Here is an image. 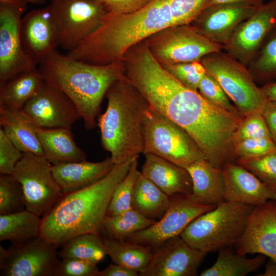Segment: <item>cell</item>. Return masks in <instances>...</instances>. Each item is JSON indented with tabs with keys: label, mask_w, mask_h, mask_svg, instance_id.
I'll return each mask as SVG.
<instances>
[{
	"label": "cell",
	"mask_w": 276,
	"mask_h": 276,
	"mask_svg": "<svg viewBox=\"0 0 276 276\" xmlns=\"http://www.w3.org/2000/svg\"><path fill=\"white\" fill-rule=\"evenodd\" d=\"M122 62L125 76L149 104L183 128L206 160L220 168L235 162L233 138L244 116L216 106L179 83L154 58L145 41L129 49Z\"/></svg>",
	"instance_id": "1"
},
{
	"label": "cell",
	"mask_w": 276,
	"mask_h": 276,
	"mask_svg": "<svg viewBox=\"0 0 276 276\" xmlns=\"http://www.w3.org/2000/svg\"><path fill=\"white\" fill-rule=\"evenodd\" d=\"M136 156L115 164L107 175L91 185L63 195L41 217L40 236L59 247L79 235H100L113 192Z\"/></svg>",
	"instance_id": "2"
},
{
	"label": "cell",
	"mask_w": 276,
	"mask_h": 276,
	"mask_svg": "<svg viewBox=\"0 0 276 276\" xmlns=\"http://www.w3.org/2000/svg\"><path fill=\"white\" fill-rule=\"evenodd\" d=\"M176 25L170 0H153L140 10L128 14L108 12L99 27L66 55L96 65L120 62L133 45L159 31Z\"/></svg>",
	"instance_id": "3"
},
{
	"label": "cell",
	"mask_w": 276,
	"mask_h": 276,
	"mask_svg": "<svg viewBox=\"0 0 276 276\" xmlns=\"http://www.w3.org/2000/svg\"><path fill=\"white\" fill-rule=\"evenodd\" d=\"M43 81L65 93L73 101L87 130L96 126V118L110 87L124 75L122 61L105 65L84 62L56 49L37 66Z\"/></svg>",
	"instance_id": "4"
},
{
	"label": "cell",
	"mask_w": 276,
	"mask_h": 276,
	"mask_svg": "<svg viewBox=\"0 0 276 276\" xmlns=\"http://www.w3.org/2000/svg\"><path fill=\"white\" fill-rule=\"evenodd\" d=\"M105 97L106 109L98 119L101 144L113 163L120 164L143 153L142 124L149 104L125 74Z\"/></svg>",
	"instance_id": "5"
},
{
	"label": "cell",
	"mask_w": 276,
	"mask_h": 276,
	"mask_svg": "<svg viewBox=\"0 0 276 276\" xmlns=\"http://www.w3.org/2000/svg\"><path fill=\"white\" fill-rule=\"evenodd\" d=\"M254 207L224 201L195 218L180 236L191 247L206 253L232 246L243 235Z\"/></svg>",
	"instance_id": "6"
},
{
	"label": "cell",
	"mask_w": 276,
	"mask_h": 276,
	"mask_svg": "<svg viewBox=\"0 0 276 276\" xmlns=\"http://www.w3.org/2000/svg\"><path fill=\"white\" fill-rule=\"evenodd\" d=\"M142 129L144 155L153 154L184 168L196 160L205 159L197 144L183 128L149 104L144 113Z\"/></svg>",
	"instance_id": "7"
},
{
	"label": "cell",
	"mask_w": 276,
	"mask_h": 276,
	"mask_svg": "<svg viewBox=\"0 0 276 276\" xmlns=\"http://www.w3.org/2000/svg\"><path fill=\"white\" fill-rule=\"evenodd\" d=\"M222 50L204 56L200 62L214 78L239 112L246 116L260 111L267 100L247 66Z\"/></svg>",
	"instance_id": "8"
},
{
	"label": "cell",
	"mask_w": 276,
	"mask_h": 276,
	"mask_svg": "<svg viewBox=\"0 0 276 276\" xmlns=\"http://www.w3.org/2000/svg\"><path fill=\"white\" fill-rule=\"evenodd\" d=\"M145 40L162 65L200 61L204 56L223 50L222 45L206 38L191 24L166 28Z\"/></svg>",
	"instance_id": "9"
},
{
	"label": "cell",
	"mask_w": 276,
	"mask_h": 276,
	"mask_svg": "<svg viewBox=\"0 0 276 276\" xmlns=\"http://www.w3.org/2000/svg\"><path fill=\"white\" fill-rule=\"evenodd\" d=\"M52 167L44 156L24 152L12 174L21 186L26 210L41 217L63 196Z\"/></svg>",
	"instance_id": "10"
},
{
	"label": "cell",
	"mask_w": 276,
	"mask_h": 276,
	"mask_svg": "<svg viewBox=\"0 0 276 276\" xmlns=\"http://www.w3.org/2000/svg\"><path fill=\"white\" fill-rule=\"evenodd\" d=\"M50 6L59 27V46L68 51L95 31L108 12L95 0H52Z\"/></svg>",
	"instance_id": "11"
},
{
	"label": "cell",
	"mask_w": 276,
	"mask_h": 276,
	"mask_svg": "<svg viewBox=\"0 0 276 276\" xmlns=\"http://www.w3.org/2000/svg\"><path fill=\"white\" fill-rule=\"evenodd\" d=\"M27 3L1 1L0 84L21 72L37 67L24 51L20 33Z\"/></svg>",
	"instance_id": "12"
},
{
	"label": "cell",
	"mask_w": 276,
	"mask_h": 276,
	"mask_svg": "<svg viewBox=\"0 0 276 276\" xmlns=\"http://www.w3.org/2000/svg\"><path fill=\"white\" fill-rule=\"evenodd\" d=\"M217 205L199 204L188 195L170 196L169 207L159 220L151 226L129 235L125 240L155 248L166 240L179 236L195 218Z\"/></svg>",
	"instance_id": "13"
},
{
	"label": "cell",
	"mask_w": 276,
	"mask_h": 276,
	"mask_svg": "<svg viewBox=\"0 0 276 276\" xmlns=\"http://www.w3.org/2000/svg\"><path fill=\"white\" fill-rule=\"evenodd\" d=\"M55 245L40 235L12 244L0 267L2 276H57L60 262Z\"/></svg>",
	"instance_id": "14"
},
{
	"label": "cell",
	"mask_w": 276,
	"mask_h": 276,
	"mask_svg": "<svg viewBox=\"0 0 276 276\" xmlns=\"http://www.w3.org/2000/svg\"><path fill=\"white\" fill-rule=\"evenodd\" d=\"M275 27L276 0H271L237 27L223 50L247 66Z\"/></svg>",
	"instance_id": "15"
},
{
	"label": "cell",
	"mask_w": 276,
	"mask_h": 276,
	"mask_svg": "<svg viewBox=\"0 0 276 276\" xmlns=\"http://www.w3.org/2000/svg\"><path fill=\"white\" fill-rule=\"evenodd\" d=\"M22 109L37 127L43 128L71 129L82 119L70 98L44 81Z\"/></svg>",
	"instance_id": "16"
},
{
	"label": "cell",
	"mask_w": 276,
	"mask_h": 276,
	"mask_svg": "<svg viewBox=\"0 0 276 276\" xmlns=\"http://www.w3.org/2000/svg\"><path fill=\"white\" fill-rule=\"evenodd\" d=\"M140 276H195L208 253L194 248L181 237H172L154 248Z\"/></svg>",
	"instance_id": "17"
},
{
	"label": "cell",
	"mask_w": 276,
	"mask_h": 276,
	"mask_svg": "<svg viewBox=\"0 0 276 276\" xmlns=\"http://www.w3.org/2000/svg\"><path fill=\"white\" fill-rule=\"evenodd\" d=\"M20 33L24 52L37 66L59 46V27L50 5L33 10L22 16Z\"/></svg>",
	"instance_id": "18"
},
{
	"label": "cell",
	"mask_w": 276,
	"mask_h": 276,
	"mask_svg": "<svg viewBox=\"0 0 276 276\" xmlns=\"http://www.w3.org/2000/svg\"><path fill=\"white\" fill-rule=\"evenodd\" d=\"M234 249L241 255L262 254L276 261V200L254 207Z\"/></svg>",
	"instance_id": "19"
},
{
	"label": "cell",
	"mask_w": 276,
	"mask_h": 276,
	"mask_svg": "<svg viewBox=\"0 0 276 276\" xmlns=\"http://www.w3.org/2000/svg\"><path fill=\"white\" fill-rule=\"evenodd\" d=\"M258 8L241 4L213 5L203 9L191 24L211 41L223 45Z\"/></svg>",
	"instance_id": "20"
},
{
	"label": "cell",
	"mask_w": 276,
	"mask_h": 276,
	"mask_svg": "<svg viewBox=\"0 0 276 276\" xmlns=\"http://www.w3.org/2000/svg\"><path fill=\"white\" fill-rule=\"evenodd\" d=\"M224 179V200L259 206L276 200V191L251 172L235 162L222 168Z\"/></svg>",
	"instance_id": "21"
},
{
	"label": "cell",
	"mask_w": 276,
	"mask_h": 276,
	"mask_svg": "<svg viewBox=\"0 0 276 276\" xmlns=\"http://www.w3.org/2000/svg\"><path fill=\"white\" fill-rule=\"evenodd\" d=\"M115 164L110 157L102 161L86 160L52 165L53 176L63 195L83 189L107 175Z\"/></svg>",
	"instance_id": "22"
},
{
	"label": "cell",
	"mask_w": 276,
	"mask_h": 276,
	"mask_svg": "<svg viewBox=\"0 0 276 276\" xmlns=\"http://www.w3.org/2000/svg\"><path fill=\"white\" fill-rule=\"evenodd\" d=\"M141 173L168 196L190 195L192 178L186 168L151 153L145 154Z\"/></svg>",
	"instance_id": "23"
},
{
	"label": "cell",
	"mask_w": 276,
	"mask_h": 276,
	"mask_svg": "<svg viewBox=\"0 0 276 276\" xmlns=\"http://www.w3.org/2000/svg\"><path fill=\"white\" fill-rule=\"evenodd\" d=\"M193 182L189 197L203 205H218L225 201L224 179L222 168L204 158L196 160L187 166Z\"/></svg>",
	"instance_id": "24"
},
{
	"label": "cell",
	"mask_w": 276,
	"mask_h": 276,
	"mask_svg": "<svg viewBox=\"0 0 276 276\" xmlns=\"http://www.w3.org/2000/svg\"><path fill=\"white\" fill-rule=\"evenodd\" d=\"M0 125L6 135L22 153L43 156L37 126L22 109L10 110L0 106Z\"/></svg>",
	"instance_id": "25"
},
{
	"label": "cell",
	"mask_w": 276,
	"mask_h": 276,
	"mask_svg": "<svg viewBox=\"0 0 276 276\" xmlns=\"http://www.w3.org/2000/svg\"><path fill=\"white\" fill-rule=\"evenodd\" d=\"M43 156L52 164L86 160V155L76 144L68 128L36 129Z\"/></svg>",
	"instance_id": "26"
},
{
	"label": "cell",
	"mask_w": 276,
	"mask_h": 276,
	"mask_svg": "<svg viewBox=\"0 0 276 276\" xmlns=\"http://www.w3.org/2000/svg\"><path fill=\"white\" fill-rule=\"evenodd\" d=\"M43 82L38 67L24 71L0 84V106L22 109Z\"/></svg>",
	"instance_id": "27"
},
{
	"label": "cell",
	"mask_w": 276,
	"mask_h": 276,
	"mask_svg": "<svg viewBox=\"0 0 276 276\" xmlns=\"http://www.w3.org/2000/svg\"><path fill=\"white\" fill-rule=\"evenodd\" d=\"M169 203L170 197L141 172L133 190L132 209L154 220L162 217Z\"/></svg>",
	"instance_id": "28"
},
{
	"label": "cell",
	"mask_w": 276,
	"mask_h": 276,
	"mask_svg": "<svg viewBox=\"0 0 276 276\" xmlns=\"http://www.w3.org/2000/svg\"><path fill=\"white\" fill-rule=\"evenodd\" d=\"M265 256L259 254L253 258L237 253L232 246L218 250L215 263L204 270L201 276H245L256 271L264 263Z\"/></svg>",
	"instance_id": "29"
},
{
	"label": "cell",
	"mask_w": 276,
	"mask_h": 276,
	"mask_svg": "<svg viewBox=\"0 0 276 276\" xmlns=\"http://www.w3.org/2000/svg\"><path fill=\"white\" fill-rule=\"evenodd\" d=\"M41 219V217L26 209L0 215V241L18 244L40 236Z\"/></svg>",
	"instance_id": "30"
},
{
	"label": "cell",
	"mask_w": 276,
	"mask_h": 276,
	"mask_svg": "<svg viewBox=\"0 0 276 276\" xmlns=\"http://www.w3.org/2000/svg\"><path fill=\"white\" fill-rule=\"evenodd\" d=\"M103 241L114 263L139 272L147 267L152 256V248L148 246L108 237Z\"/></svg>",
	"instance_id": "31"
},
{
	"label": "cell",
	"mask_w": 276,
	"mask_h": 276,
	"mask_svg": "<svg viewBox=\"0 0 276 276\" xmlns=\"http://www.w3.org/2000/svg\"><path fill=\"white\" fill-rule=\"evenodd\" d=\"M58 252L60 259L76 258L98 263L107 255L100 235L86 233L68 240Z\"/></svg>",
	"instance_id": "32"
},
{
	"label": "cell",
	"mask_w": 276,
	"mask_h": 276,
	"mask_svg": "<svg viewBox=\"0 0 276 276\" xmlns=\"http://www.w3.org/2000/svg\"><path fill=\"white\" fill-rule=\"evenodd\" d=\"M247 67L256 83L276 81V30L269 34Z\"/></svg>",
	"instance_id": "33"
},
{
	"label": "cell",
	"mask_w": 276,
	"mask_h": 276,
	"mask_svg": "<svg viewBox=\"0 0 276 276\" xmlns=\"http://www.w3.org/2000/svg\"><path fill=\"white\" fill-rule=\"evenodd\" d=\"M155 222L132 209L116 215L106 216L103 223V231L109 238L125 240L132 234Z\"/></svg>",
	"instance_id": "34"
},
{
	"label": "cell",
	"mask_w": 276,
	"mask_h": 276,
	"mask_svg": "<svg viewBox=\"0 0 276 276\" xmlns=\"http://www.w3.org/2000/svg\"><path fill=\"white\" fill-rule=\"evenodd\" d=\"M138 158L139 155L135 157L128 174L116 188L108 209L107 216L116 215L132 209L133 190L141 173L137 169Z\"/></svg>",
	"instance_id": "35"
},
{
	"label": "cell",
	"mask_w": 276,
	"mask_h": 276,
	"mask_svg": "<svg viewBox=\"0 0 276 276\" xmlns=\"http://www.w3.org/2000/svg\"><path fill=\"white\" fill-rule=\"evenodd\" d=\"M26 209L21 185L12 175L0 176V215L20 212Z\"/></svg>",
	"instance_id": "36"
},
{
	"label": "cell",
	"mask_w": 276,
	"mask_h": 276,
	"mask_svg": "<svg viewBox=\"0 0 276 276\" xmlns=\"http://www.w3.org/2000/svg\"><path fill=\"white\" fill-rule=\"evenodd\" d=\"M276 191V148L268 153L255 158L236 162Z\"/></svg>",
	"instance_id": "37"
},
{
	"label": "cell",
	"mask_w": 276,
	"mask_h": 276,
	"mask_svg": "<svg viewBox=\"0 0 276 276\" xmlns=\"http://www.w3.org/2000/svg\"><path fill=\"white\" fill-rule=\"evenodd\" d=\"M162 66L179 83L195 91H198L199 85L206 74L200 61Z\"/></svg>",
	"instance_id": "38"
},
{
	"label": "cell",
	"mask_w": 276,
	"mask_h": 276,
	"mask_svg": "<svg viewBox=\"0 0 276 276\" xmlns=\"http://www.w3.org/2000/svg\"><path fill=\"white\" fill-rule=\"evenodd\" d=\"M198 91L204 98L216 106L234 113H240L231 103V99L217 81L206 72L199 85Z\"/></svg>",
	"instance_id": "39"
},
{
	"label": "cell",
	"mask_w": 276,
	"mask_h": 276,
	"mask_svg": "<svg viewBox=\"0 0 276 276\" xmlns=\"http://www.w3.org/2000/svg\"><path fill=\"white\" fill-rule=\"evenodd\" d=\"M254 138H271L267 124L260 111L244 117L234 134V145L240 141Z\"/></svg>",
	"instance_id": "40"
},
{
	"label": "cell",
	"mask_w": 276,
	"mask_h": 276,
	"mask_svg": "<svg viewBox=\"0 0 276 276\" xmlns=\"http://www.w3.org/2000/svg\"><path fill=\"white\" fill-rule=\"evenodd\" d=\"M275 148L276 144L271 138L247 139L234 144L233 156L236 163L240 159L262 156Z\"/></svg>",
	"instance_id": "41"
},
{
	"label": "cell",
	"mask_w": 276,
	"mask_h": 276,
	"mask_svg": "<svg viewBox=\"0 0 276 276\" xmlns=\"http://www.w3.org/2000/svg\"><path fill=\"white\" fill-rule=\"evenodd\" d=\"M20 151L0 128V174L12 175L22 156Z\"/></svg>",
	"instance_id": "42"
},
{
	"label": "cell",
	"mask_w": 276,
	"mask_h": 276,
	"mask_svg": "<svg viewBox=\"0 0 276 276\" xmlns=\"http://www.w3.org/2000/svg\"><path fill=\"white\" fill-rule=\"evenodd\" d=\"M97 264L76 258H64L60 261L57 276H99Z\"/></svg>",
	"instance_id": "43"
},
{
	"label": "cell",
	"mask_w": 276,
	"mask_h": 276,
	"mask_svg": "<svg viewBox=\"0 0 276 276\" xmlns=\"http://www.w3.org/2000/svg\"><path fill=\"white\" fill-rule=\"evenodd\" d=\"M105 7L108 12L128 14L143 8L153 0H95Z\"/></svg>",
	"instance_id": "44"
},
{
	"label": "cell",
	"mask_w": 276,
	"mask_h": 276,
	"mask_svg": "<svg viewBox=\"0 0 276 276\" xmlns=\"http://www.w3.org/2000/svg\"><path fill=\"white\" fill-rule=\"evenodd\" d=\"M272 141L276 144V101H267L261 110Z\"/></svg>",
	"instance_id": "45"
},
{
	"label": "cell",
	"mask_w": 276,
	"mask_h": 276,
	"mask_svg": "<svg viewBox=\"0 0 276 276\" xmlns=\"http://www.w3.org/2000/svg\"><path fill=\"white\" fill-rule=\"evenodd\" d=\"M139 272L117 264H109L104 269L100 271L99 276H138Z\"/></svg>",
	"instance_id": "46"
},
{
	"label": "cell",
	"mask_w": 276,
	"mask_h": 276,
	"mask_svg": "<svg viewBox=\"0 0 276 276\" xmlns=\"http://www.w3.org/2000/svg\"><path fill=\"white\" fill-rule=\"evenodd\" d=\"M241 4L259 8L264 4L263 0H206V7L219 4Z\"/></svg>",
	"instance_id": "47"
},
{
	"label": "cell",
	"mask_w": 276,
	"mask_h": 276,
	"mask_svg": "<svg viewBox=\"0 0 276 276\" xmlns=\"http://www.w3.org/2000/svg\"><path fill=\"white\" fill-rule=\"evenodd\" d=\"M260 88L268 101H276V81L265 83Z\"/></svg>",
	"instance_id": "48"
},
{
	"label": "cell",
	"mask_w": 276,
	"mask_h": 276,
	"mask_svg": "<svg viewBox=\"0 0 276 276\" xmlns=\"http://www.w3.org/2000/svg\"><path fill=\"white\" fill-rule=\"evenodd\" d=\"M259 276H276V261L270 259L267 262L264 272Z\"/></svg>",
	"instance_id": "49"
},
{
	"label": "cell",
	"mask_w": 276,
	"mask_h": 276,
	"mask_svg": "<svg viewBox=\"0 0 276 276\" xmlns=\"http://www.w3.org/2000/svg\"><path fill=\"white\" fill-rule=\"evenodd\" d=\"M8 256V250L5 248L3 246H0V267H2L6 261Z\"/></svg>",
	"instance_id": "50"
},
{
	"label": "cell",
	"mask_w": 276,
	"mask_h": 276,
	"mask_svg": "<svg viewBox=\"0 0 276 276\" xmlns=\"http://www.w3.org/2000/svg\"><path fill=\"white\" fill-rule=\"evenodd\" d=\"M1 1H19L25 2L26 3H30L34 4H41L45 2L46 0H0Z\"/></svg>",
	"instance_id": "51"
},
{
	"label": "cell",
	"mask_w": 276,
	"mask_h": 276,
	"mask_svg": "<svg viewBox=\"0 0 276 276\" xmlns=\"http://www.w3.org/2000/svg\"><path fill=\"white\" fill-rule=\"evenodd\" d=\"M275 30H276V27H275Z\"/></svg>",
	"instance_id": "52"
}]
</instances>
